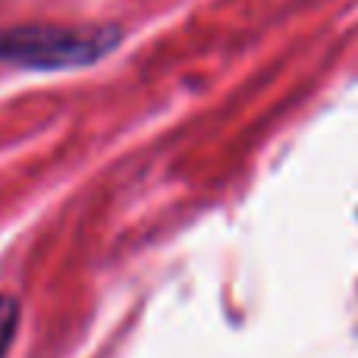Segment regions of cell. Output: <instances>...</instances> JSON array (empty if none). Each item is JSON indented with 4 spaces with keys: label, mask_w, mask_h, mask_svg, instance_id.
<instances>
[{
    "label": "cell",
    "mask_w": 358,
    "mask_h": 358,
    "mask_svg": "<svg viewBox=\"0 0 358 358\" xmlns=\"http://www.w3.org/2000/svg\"><path fill=\"white\" fill-rule=\"evenodd\" d=\"M19 327V302L13 296H0V358L6 355Z\"/></svg>",
    "instance_id": "7a4b0ae2"
},
{
    "label": "cell",
    "mask_w": 358,
    "mask_h": 358,
    "mask_svg": "<svg viewBox=\"0 0 358 358\" xmlns=\"http://www.w3.org/2000/svg\"><path fill=\"white\" fill-rule=\"evenodd\" d=\"M120 38V25H16L0 29V63L25 69L92 66L117 48Z\"/></svg>",
    "instance_id": "6da1fadb"
}]
</instances>
